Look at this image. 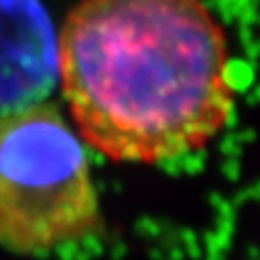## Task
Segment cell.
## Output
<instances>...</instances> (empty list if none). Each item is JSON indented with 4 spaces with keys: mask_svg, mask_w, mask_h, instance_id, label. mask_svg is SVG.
Listing matches in <instances>:
<instances>
[{
    "mask_svg": "<svg viewBox=\"0 0 260 260\" xmlns=\"http://www.w3.org/2000/svg\"><path fill=\"white\" fill-rule=\"evenodd\" d=\"M75 129L114 162L201 150L233 112L228 43L201 0H81L58 33Z\"/></svg>",
    "mask_w": 260,
    "mask_h": 260,
    "instance_id": "6da1fadb",
    "label": "cell"
},
{
    "mask_svg": "<svg viewBox=\"0 0 260 260\" xmlns=\"http://www.w3.org/2000/svg\"><path fill=\"white\" fill-rule=\"evenodd\" d=\"M101 201L75 129L54 104L0 114V247L45 254L93 235Z\"/></svg>",
    "mask_w": 260,
    "mask_h": 260,
    "instance_id": "7a4b0ae2",
    "label": "cell"
},
{
    "mask_svg": "<svg viewBox=\"0 0 260 260\" xmlns=\"http://www.w3.org/2000/svg\"><path fill=\"white\" fill-rule=\"evenodd\" d=\"M58 81V33L41 0H0V114L43 103Z\"/></svg>",
    "mask_w": 260,
    "mask_h": 260,
    "instance_id": "3957f363",
    "label": "cell"
}]
</instances>
